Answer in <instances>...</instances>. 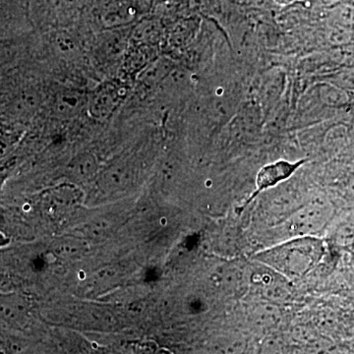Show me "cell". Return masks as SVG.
I'll list each match as a JSON object with an SVG mask.
<instances>
[{"label":"cell","mask_w":354,"mask_h":354,"mask_svg":"<svg viewBox=\"0 0 354 354\" xmlns=\"http://www.w3.org/2000/svg\"><path fill=\"white\" fill-rule=\"evenodd\" d=\"M325 254V241L315 235H304L263 251L257 259L286 278L299 279L315 269Z\"/></svg>","instance_id":"6da1fadb"},{"label":"cell","mask_w":354,"mask_h":354,"mask_svg":"<svg viewBox=\"0 0 354 354\" xmlns=\"http://www.w3.org/2000/svg\"><path fill=\"white\" fill-rule=\"evenodd\" d=\"M128 93L129 86L121 79L102 81L88 93V115L97 121L109 120L122 106Z\"/></svg>","instance_id":"7a4b0ae2"},{"label":"cell","mask_w":354,"mask_h":354,"mask_svg":"<svg viewBox=\"0 0 354 354\" xmlns=\"http://www.w3.org/2000/svg\"><path fill=\"white\" fill-rule=\"evenodd\" d=\"M337 213L334 203L326 197H316L309 200L290 216L288 225L297 236L315 235L325 232L326 228Z\"/></svg>","instance_id":"3957f363"},{"label":"cell","mask_w":354,"mask_h":354,"mask_svg":"<svg viewBox=\"0 0 354 354\" xmlns=\"http://www.w3.org/2000/svg\"><path fill=\"white\" fill-rule=\"evenodd\" d=\"M131 32V28L127 26L100 32L93 44L95 64L104 70L120 66L129 48Z\"/></svg>","instance_id":"277c9868"},{"label":"cell","mask_w":354,"mask_h":354,"mask_svg":"<svg viewBox=\"0 0 354 354\" xmlns=\"http://www.w3.org/2000/svg\"><path fill=\"white\" fill-rule=\"evenodd\" d=\"M305 162H306L305 160H297V162L279 160L261 167L256 176V189L247 202L252 201L254 198L258 196L260 193L276 187L279 183L290 179Z\"/></svg>","instance_id":"5b68a950"},{"label":"cell","mask_w":354,"mask_h":354,"mask_svg":"<svg viewBox=\"0 0 354 354\" xmlns=\"http://www.w3.org/2000/svg\"><path fill=\"white\" fill-rule=\"evenodd\" d=\"M88 93L78 88H62L53 95L50 111L55 118L71 120L87 113Z\"/></svg>","instance_id":"8992f818"},{"label":"cell","mask_w":354,"mask_h":354,"mask_svg":"<svg viewBox=\"0 0 354 354\" xmlns=\"http://www.w3.org/2000/svg\"><path fill=\"white\" fill-rule=\"evenodd\" d=\"M325 241L337 249L354 248V208L337 212L325 230Z\"/></svg>","instance_id":"52a82bcc"},{"label":"cell","mask_w":354,"mask_h":354,"mask_svg":"<svg viewBox=\"0 0 354 354\" xmlns=\"http://www.w3.org/2000/svg\"><path fill=\"white\" fill-rule=\"evenodd\" d=\"M53 53L57 57L64 58L67 62H73L82 57L84 44L76 32L68 29H59L53 32L50 38Z\"/></svg>","instance_id":"ba28073f"},{"label":"cell","mask_w":354,"mask_h":354,"mask_svg":"<svg viewBox=\"0 0 354 354\" xmlns=\"http://www.w3.org/2000/svg\"><path fill=\"white\" fill-rule=\"evenodd\" d=\"M44 19L55 25L69 22L80 10L82 0H41Z\"/></svg>","instance_id":"9c48e42d"},{"label":"cell","mask_w":354,"mask_h":354,"mask_svg":"<svg viewBox=\"0 0 354 354\" xmlns=\"http://www.w3.org/2000/svg\"><path fill=\"white\" fill-rule=\"evenodd\" d=\"M317 94L324 106L333 109H342L351 106V93L337 87L333 84L318 82L316 84Z\"/></svg>","instance_id":"30bf717a"},{"label":"cell","mask_w":354,"mask_h":354,"mask_svg":"<svg viewBox=\"0 0 354 354\" xmlns=\"http://www.w3.org/2000/svg\"><path fill=\"white\" fill-rule=\"evenodd\" d=\"M318 82H327L344 88L348 92H354V66L346 65L327 72L318 77Z\"/></svg>","instance_id":"8fae6325"},{"label":"cell","mask_w":354,"mask_h":354,"mask_svg":"<svg viewBox=\"0 0 354 354\" xmlns=\"http://www.w3.org/2000/svg\"><path fill=\"white\" fill-rule=\"evenodd\" d=\"M330 24L335 27L354 29V0L344 2L327 11Z\"/></svg>","instance_id":"7c38bea8"},{"label":"cell","mask_w":354,"mask_h":354,"mask_svg":"<svg viewBox=\"0 0 354 354\" xmlns=\"http://www.w3.org/2000/svg\"><path fill=\"white\" fill-rule=\"evenodd\" d=\"M97 169V164L95 157L88 153L79 156L70 165V172L72 176L76 177L77 179H81V180L90 178L93 174H95Z\"/></svg>","instance_id":"4fadbf2b"},{"label":"cell","mask_w":354,"mask_h":354,"mask_svg":"<svg viewBox=\"0 0 354 354\" xmlns=\"http://www.w3.org/2000/svg\"><path fill=\"white\" fill-rule=\"evenodd\" d=\"M17 46L13 41L0 39V70L12 64L17 57Z\"/></svg>","instance_id":"5bb4252c"},{"label":"cell","mask_w":354,"mask_h":354,"mask_svg":"<svg viewBox=\"0 0 354 354\" xmlns=\"http://www.w3.org/2000/svg\"><path fill=\"white\" fill-rule=\"evenodd\" d=\"M346 1H349V0H311L310 3L318 8L323 9V10L328 11Z\"/></svg>","instance_id":"9a60e30c"},{"label":"cell","mask_w":354,"mask_h":354,"mask_svg":"<svg viewBox=\"0 0 354 354\" xmlns=\"http://www.w3.org/2000/svg\"><path fill=\"white\" fill-rule=\"evenodd\" d=\"M344 190H346V195L354 200V171L351 172L346 177V183H344Z\"/></svg>","instance_id":"2e32d148"},{"label":"cell","mask_w":354,"mask_h":354,"mask_svg":"<svg viewBox=\"0 0 354 354\" xmlns=\"http://www.w3.org/2000/svg\"><path fill=\"white\" fill-rule=\"evenodd\" d=\"M279 6H290L295 2H310L311 0H274Z\"/></svg>","instance_id":"e0dca14e"},{"label":"cell","mask_w":354,"mask_h":354,"mask_svg":"<svg viewBox=\"0 0 354 354\" xmlns=\"http://www.w3.org/2000/svg\"><path fill=\"white\" fill-rule=\"evenodd\" d=\"M351 106H353L354 108V92L351 93Z\"/></svg>","instance_id":"ac0fdd59"},{"label":"cell","mask_w":354,"mask_h":354,"mask_svg":"<svg viewBox=\"0 0 354 354\" xmlns=\"http://www.w3.org/2000/svg\"><path fill=\"white\" fill-rule=\"evenodd\" d=\"M353 139H354V130H353Z\"/></svg>","instance_id":"d6986e66"}]
</instances>
